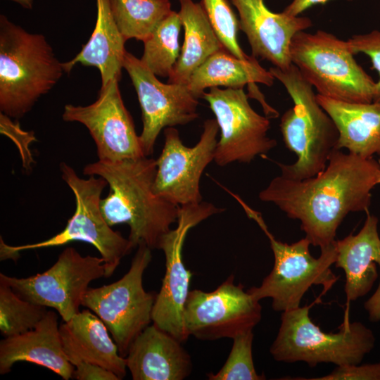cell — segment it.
<instances>
[{"label": "cell", "instance_id": "obj_32", "mask_svg": "<svg viewBox=\"0 0 380 380\" xmlns=\"http://www.w3.org/2000/svg\"><path fill=\"white\" fill-rule=\"evenodd\" d=\"M1 133L9 137L16 145L22 160L23 166L29 170L34 163L30 145L36 141L32 132L23 130L18 122H14L6 115L0 113Z\"/></svg>", "mask_w": 380, "mask_h": 380}, {"label": "cell", "instance_id": "obj_29", "mask_svg": "<svg viewBox=\"0 0 380 380\" xmlns=\"http://www.w3.org/2000/svg\"><path fill=\"white\" fill-rule=\"evenodd\" d=\"M233 339L230 353L216 373L207 374L210 380H262L264 374H258L253 359V330L239 334Z\"/></svg>", "mask_w": 380, "mask_h": 380}, {"label": "cell", "instance_id": "obj_11", "mask_svg": "<svg viewBox=\"0 0 380 380\" xmlns=\"http://www.w3.org/2000/svg\"><path fill=\"white\" fill-rule=\"evenodd\" d=\"M224 208L201 201L179 206L177 225L161 238L158 249L165 258V272L159 293H156L152 322L160 329L184 343L189 335L184 322V308L189 293L191 278L182 259V248L189 231Z\"/></svg>", "mask_w": 380, "mask_h": 380}, {"label": "cell", "instance_id": "obj_19", "mask_svg": "<svg viewBox=\"0 0 380 380\" xmlns=\"http://www.w3.org/2000/svg\"><path fill=\"white\" fill-rule=\"evenodd\" d=\"M182 342L156 324L148 325L129 346L127 368L133 380H183L192 370Z\"/></svg>", "mask_w": 380, "mask_h": 380}, {"label": "cell", "instance_id": "obj_33", "mask_svg": "<svg viewBox=\"0 0 380 380\" xmlns=\"http://www.w3.org/2000/svg\"><path fill=\"white\" fill-rule=\"evenodd\" d=\"M313 380H380V362L337 366L331 373Z\"/></svg>", "mask_w": 380, "mask_h": 380}, {"label": "cell", "instance_id": "obj_8", "mask_svg": "<svg viewBox=\"0 0 380 380\" xmlns=\"http://www.w3.org/2000/svg\"><path fill=\"white\" fill-rule=\"evenodd\" d=\"M290 55L317 94L346 102L373 101L376 82L357 63L347 40L324 30L300 31L292 39Z\"/></svg>", "mask_w": 380, "mask_h": 380}, {"label": "cell", "instance_id": "obj_7", "mask_svg": "<svg viewBox=\"0 0 380 380\" xmlns=\"http://www.w3.org/2000/svg\"><path fill=\"white\" fill-rule=\"evenodd\" d=\"M311 305L284 311L277 335L270 348L278 362H305L309 367L330 362L337 366L360 364L375 344L372 331L346 318L337 333H327L310 317Z\"/></svg>", "mask_w": 380, "mask_h": 380}, {"label": "cell", "instance_id": "obj_35", "mask_svg": "<svg viewBox=\"0 0 380 380\" xmlns=\"http://www.w3.org/2000/svg\"><path fill=\"white\" fill-rule=\"evenodd\" d=\"M329 1L331 0H293L283 11L291 16H299L307 9L316 5H324Z\"/></svg>", "mask_w": 380, "mask_h": 380}, {"label": "cell", "instance_id": "obj_9", "mask_svg": "<svg viewBox=\"0 0 380 380\" xmlns=\"http://www.w3.org/2000/svg\"><path fill=\"white\" fill-rule=\"evenodd\" d=\"M151 259V249L140 243L128 272L113 283L89 288L82 302L104 323L124 357L152 322L156 294L146 291L143 286V275Z\"/></svg>", "mask_w": 380, "mask_h": 380}, {"label": "cell", "instance_id": "obj_28", "mask_svg": "<svg viewBox=\"0 0 380 380\" xmlns=\"http://www.w3.org/2000/svg\"><path fill=\"white\" fill-rule=\"evenodd\" d=\"M46 307L21 298L0 280V331L4 338L34 329L47 312Z\"/></svg>", "mask_w": 380, "mask_h": 380}, {"label": "cell", "instance_id": "obj_22", "mask_svg": "<svg viewBox=\"0 0 380 380\" xmlns=\"http://www.w3.org/2000/svg\"><path fill=\"white\" fill-rule=\"evenodd\" d=\"M317 99L337 127V149L363 158L380 157V102H346L317 94Z\"/></svg>", "mask_w": 380, "mask_h": 380}, {"label": "cell", "instance_id": "obj_21", "mask_svg": "<svg viewBox=\"0 0 380 380\" xmlns=\"http://www.w3.org/2000/svg\"><path fill=\"white\" fill-rule=\"evenodd\" d=\"M64 352L74 366L88 362L115 373L120 379L126 375L125 357L110 336L106 326L90 310L80 311L59 327Z\"/></svg>", "mask_w": 380, "mask_h": 380}, {"label": "cell", "instance_id": "obj_14", "mask_svg": "<svg viewBox=\"0 0 380 380\" xmlns=\"http://www.w3.org/2000/svg\"><path fill=\"white\" fill-rule=\"evenodd\" d=\"M219 127L208 119L198 141L187 147L174 127L164 129L165 143L156 161L155 193L177 205L202 201L200 181L203 171L215 158Z\"/></svg>", "mask_w": 380, "mask_h": 380}, {"label": "cell", "instance_id": "obj_1", "mask_svg": "<svg viewBox=\"0 0 380 380\" xmlns=\"http://www.w3.org/2000/svg\"><path fill=\"white\" fill-rule=\"evenodd\" d=\"M379 177L380 163L374 158L336 149L317 175L296 180L280 175L258 198L298 220L311 245L322 249L336 241L337 229L348 214L368 212L371 191Z\"/></svg>", "mask_w": 380, "mask_h": 380}, {"label": "cell", "instance_id": "obj_37", "mask_svg": "<svg viewBox=\"0 0 380 380\" xmlns=\"http://www.w3.org/2000/svg\"><path fill=\"white\" fill-rule=\"evenodd\" d=\"M379 184H380V177H379Z\"/></svg>", "mask_w": 380, "mask_h": 380}, {"label": "cell", "instance_id": "obj_2", "mask_svg": "<svg viewBox=\"0 0 380 380\" xmlns=\"http://www.w3.org/2000/svg\"><path fill=\"white\" fill-rule=\"evenodd\" d=\"M83 173L101 177L109 186L108 194L101 201L108 224H127L133 248L144 243L158 249L161 238L177 221L179 206L155 193L156 160L148 156L117 162L98 160L87 164Z\"/></svg>", "mask_w": 380, "mask_h": 380}, {"label": "cell", "instance_id": "obj_23", "mask_svg": "<svg viewBox=\"0 0 380 380\" xmlns=\"http://www.w3.org/2000/svg\"><path fill=\"white\" fill-rule=\"evenodd\" d=\"M97 15L94 30L89 41L72 60L63 63L65 72L77 63L99 69L101 87L113 80L120 81L126 50V40L112 14L109 0H96Z\"/></svg>", "mask_w": 380, "mask_h": 380}, {"label": "cell", "instance_id": "obj_24", "mask_svg": "<svg viewBox=\"0 0 380 380\" xmlns=\"http://www.w3.org/2000/svg\"><path fill=\"white\" fill-rule=\"evenodd\" d=\"M274 77L254 56L237 58L224 47L210 56L191 75L187 86L198 99L212 87L243 88L255 83L271 87Z\"/></svg>", "mask_w": 380, "mask_h": 380}, {"label": "cell", "instance_id": "obj_16", "mask_svg": "<svg viewBox=\"0 0 380 380\" xmlns=\"http://www.w3.org/2000/svg\"><path fill=\"white\" fill-rule=\"evenodd\" d=\"M113 80L101 87L97 99L88 106L66 104L62 118L86 127L96 147L99 160L117 162L145 156L133 120Z\"/></svg>", "mask_w": 380, "mask_h": 380}, {"label": "cell", "instance_id": "obj_10", "mask_svg": "<svg viewBox=\"0 0 380 380\" xmlns=\"http://www.w3.org/2000/svg\"><path fill=\"white\" fill-rule=\"evenodd\" d=\"M105 275L106 266L101 257L83 256L74 248L68 247L42 273L25 278L0 273V280L21 298L53 308L65 322L80 312L89 284Z\"/></svg>", "mask_w": 380, "mask_h": 380}, {"label": "cell", "instance_id": "obj_36", "mask_svg": "<svg viewBox=\"0 0 380 380\" xmlns=\"http://www.w3.org/2000/svg\"><path fill=\"white\" fill-rule=\"evenodd\" d=\"M11 1H13L19 4L25 8H27V9L32 8L33 0H11Z\"/></svg>", "mask_w": 380, "mask_h": 380}, {"label": "cell", "instance_id": "obj_15", "mask_svg": "<svg viewBox=\"0 0 380 380\" xmlns=\"http://www.w3.org/2000/svg\"><path fill=\"white\" fill-rule=\"evenodd\" d=\"M123 68L137 91L142 113L139 141L145 156H151L160 131L186 125L198 117L197 98L187 84L161 82L140 59L126 51Z\"/></svg>", "mask_w": 380, "mask_h": 380}, {"label": "cell", "instance_id": "obj_3", "mask_svg": "<svg viewBox=\"0 0 380 380\" xmlns=\"http://www.w3.org/2000/svg\"><path fill=\"white\" fill-rule=\"evenodd\" d=\"M270 72L290 96L293 106L281 117L279 129L285 146L296 153L291 165L276 163L281 175L301 180L317 175L337 149L338 131L319 105L314 88L293 65L285 70L271 67Z\"/></svg>", "mask_w": 380, "mask_h": 380}, {"label": "cell", "instance_id": "obj_27", "mask_svg": "<svg viewBox=\"0 0 380 380\" xmlns=\"http://www.w3.org/2000/svg\"><path fill=\"white\" fill-rule=\"evenodd\" d=\"M182 26L178 13L172 11L144 42L141 61L156 76L169 77L179 57Z\"/></svg>", "mask_w": 380, "mask_h": 380}, {"label": "cell", "instance_id": "obj_4", "mask_svg": "<svg viewBox=\"0 0 380 380\" xmlns=\"http://www.w3.org/2000/svg\"><path fill=\"white\" fill-rule=\"evenodd\" d=\"M65 72L45 37L0 15V110L20 119Z\"/></svg>", "mask_w": 380, "mask_h": 380}, {"label": "cell", "instance_id": "obj_25", "mask_svg": "<svg viewBox=\"0 0 380 380\" xmlns=\"http://www.w3.org/2000/svg\"><path fill=\"white\" fill-rule=\"evenodd\" d=\"M178 13L184 30L179 57L168 77L169 83L187 84L192 73L224 46L212 27L201 4L179 0Z\"/></svg>", "mask_w": 380, "mask_h": 380}, {"label": "cell", "instance_id": "obj_13", "mask_svg": "<svg viewBox=\"0 0 380 380\" xmlns=\"http://www.w3.org/2000/svg\"><path fill=\"white\" fill-rule=\"evenodd\" d=\"M234 280L230 275L210 292L189 291L184 308V326L189 336L205 341L233 338L253 330L260 322V300Z\"/></svg>", "mask_w": 380, "mask_h": 380}, {"label": "cell", "instance_id": "obj_12", "mask_svg": "<svg viewBox=\"0 0 380 380\" xmlns=\"http://www.w3.org/2000/svg\"><path fill=\"white\" fill-rule=\"evenodd\" d=\"M243 88L212 87L202 98L215 116L220 136L214 161L224 167L232 163H249L277 145L270 138V118L258 113L250 105Z\"/></svg>", "mask_w": 380, "mask_h": 380}, {"label": "cell", "instance_id": "obj_6", "mask_svg": "<svg viewBox=\"0 0 380 380\" xmlns=\"http://www.w3.org/2000/svg\"><path fill=\"white\" fill-rule=\"evenodd\" d=\"M61 177L72 190L75 210L65 227L51 238L37 243L11 246L0 238L1 260H16L20 253L65 245L74 241L89 243L99 252L106 266L105 277L114 273L121 260L133 249L130 241L114 231L105 220L101 209V194L108 185L102 177L95 175L81 178L67 163L60 164Z\"/></svg>", "mask_w": 380, "mask_h": 380}, {"label": "cell", "instance_id": "obj_30", "mask_svg": "<svg viewBox=\"0 0 380 380\" xmlns=\"http://www.w3.org/2000/svg\"><path fill=\"white\" fill-rule=\"evenodd\" d=\"M201 2L223 46L237 58H248L239 44V20L227 0H202Z\"/></svg>", "mask_w": 380, "mask_h": 380}, {"label": "cell", "instance_id": "obj_31", "mask_svg": "<svg viewBox=\"0 0 380 380\" xmlns=\"http://www.w3.org/2000/svg\"><path fill=\"white\" fill-rule=\"evenodd\" d=\"M347 42L354 55L362 53L368 56L373 68L378 72L379 78L376 82L373 101L380 102V30L354 34Z\"/></svg>", "mask_w": 380, "mask_h": 380}, {"label": "cell", "instance_id": "obj_17", "mask_svg": "<svg viewBox=\"0 0 380 380\" xmlns=\"http://www.w3.org/2000/svg\"><path fill=\"white\" fill-rule=\"evenodd\" d=\"M239 15V30L246 36L251 55L271 63L281 70L292 63L291 44L299 32L312 26L308 17L274 13L264 0H231Z\"/></svg>", "mask_w": 380, "mask_h": 380}, {"label": "cell", "instance_id": "obj_34", "mask_svg": "<svg viewBox=\"0 0 380 380\" xmlns=\"http://www.w3.org/2000/svg\"><path fill=\"white\" fill-rule=\"evenodd\" d=\"M72 378L77 380H120L113 372L88 362H80L75 365Z\"/></svg>", "mask_w": 380, "mask_h": 380}, {"label": "cell", "instance_id": "obj_5", "mask_svg": "<svg viewBox=\"0 0 380 380\" xmlns=\"http://www.w3.org/2000/svg\"><path fill=\"white\" fill-rule=\"evenodd\" d=\"M226 191L265 233L274 255V266L270 274L259 286L247 290L255 299L270 298L273 310L284 312L300 307L303 296L312 285H321L324 293L333 286L338 280L331 270L336 260V241L320 249V255L314 258L307 237L291 244L277 240L260 212L250 207L239 195L227 189Z\"/></svg>", "mask_w": 380, "mask_h": 380}, {"label": "cell", "instance_id": "obj_18", "mask_svg": "<svg viewBox=\"0 0 380 380\" xmlns=\"http://www.w3.org/2000/svg\"><path fill=\"white\" fill-rule=\"evenodd\" d=\"M378 218L367 213L360 232L336 241V267L345 272V293L348 302L367 294L372 288L380 270V236ZM365 309L372 322L380 321L379 283L372 296L365 303Z\"/></svg>", "mask_w": 380, "mask_h": 380}, {"label": "cell", "instance_id": "obj_20", "mask_svg": "<svg viewBox=\"0 0 380 380\" xmlns=\"http://www.w3.org/2000/svg\"><path fill=\"white\" fill-rule=\"evenodd\" d=\"M58 315L48 310L37 326L23 334L0 341V374L11 372L18 362L46 367L63 379L72 378L75 366L68 360L59 331Z\"/></svg>", "mask_w": 380, "mask_h": 380}, {"label": "cell", "instance_id": "obj_26", "mask_svg": "<svg viewBox=\"0 0 380 380\" xmlns=\"http://www.w3.org/2000/svg\"><path fill=\"white\" fill-rule=\"evenodd\" d=\"M115 22L127 41L144 42L172 11L169 0H109Z\"/></svg>", "mask_w": 380, "mask_h": 380}]
</instances>
